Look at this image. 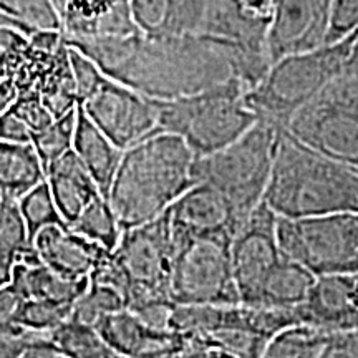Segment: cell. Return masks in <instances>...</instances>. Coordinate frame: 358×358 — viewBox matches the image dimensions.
<instances>
[{"mask_svg":"<svg viewBox=\"0 0 358 358\" xmlns=\"http://www.w3.org/2000/svg\"><path fill=\"white\" fill-rule=\"evenodd\" d=\"M83 166L88 169L90 176L96 182L98 189L108 199V192L118 171L123 150H120L113 141L96 127L82 106H77V124L73 133V146Z\"/></svg>","mask_w":358,"mask_h":358,"instance_id":"20","label":"cell"},{"mask_svg":"<svg viewBox=\"0 0 358 358\" xmlns=\"http://www.w3.org/2000/svg\"><path fill=\"white\" fill-rule=\"evenodd\" d=\"M45 179V169L32 143L0 140V192L19 199Z\"/></svg>","mask_w":358,"mask_h":358,"instance_id":"22","label":"cell"},{"mask_svg":"<svg viewBox=\"0 0 358 358\" xmlns=\"http://www.w3.org/2000/svg\"><path fill=\"white\" fill-rule=\"evenodd\" d=\"M355 275H320L310 292L295 307L301 325H308L325 334H340L358 329V307L353 301Z\"/></svg>","mask_w":358,"mask_h":358,"instance_id":"16","label":"cell"},{"mask_svg":"<svg viewBox=\"0 0 358 358\" xmlns=\"http://www.w3.org/2000/svg\"><path fill=\"white\" fill-rule=\"evenodd\" d=\"M173 243L169 297L176 306L241 303L232 272L231 236H192Z\"/></svg>","mask_w":358,"mask_h":358,"instance_id":"8","label":"cell"},{"mask_svg":"<svg viewBox=\"0 0 358 358\" xmlns=\"http://www.w3.org/2000/svg\"><path fill=\"white\" fill-rule=\"evenodd\" d=\"M12 110L15 111L17 115L24 120V123L29 127L30 129V136L34 133L40 131V129L47 128L53 120V115L48 111L47 106L43 105L42 98L35 90L32 92H27V93H20L17 96V100L13 101ZM32 140V138H30Z\"/></svg>","mask_w":358,"mask_h":358,"instance_id":"34","label":"cell"},{"mask_svg":"<svg viewBox=\"0 0 358 358\" xmlns=\"http://www.w3.org/2000/svg\"><path fill=\"white\" fill-rule=\"evenodd\" d=\"M0 25H7V27H17V29H20L22 32L29 35V37H30V35H32V34H30V30L27 29V27H24V25H22V24H19V22H17V20L10 19V17L3 15L2 12H0Z\"/></svg>","mask_w":358,"mask_h":358,"instance_id":"44","label":"cell"},{"mask_svg":"<svg viewBox=\"0 0 358 358\" xmlns=\"http://www.w3.org/2000/svg\"><path fill=\"white\" fill-rule=\"evenodd\" d=\"M317 277L302 264L287 256L282 257L264 284L254 307L259 308H292L303 302Z\"/></svg>","mask_w":358,"mask_h":358,"instance_id":"23","label":"cell"},{"mask_svg":"<svg viewBox=\"0 0 358 358\" xmlns=\"http://www.w3.org/2000/svg\"><path fill=\"white\" fill-rule=\"evenodd\" d=\"M30 129L12 106L0 113V140L13 143H30Z\"/></svg>","mask_w":358,"mask_h":358,"instance_id":"38","label":"cell"},{"mask_svg":"<svg viewBox=\"0 0 358 358\" xmlns=\"http://www.w3.org/2000/svg\"><path fill=\"white\" fill-rule=\"evenodd\" d=\"M168 216L174 241L209 234L234 237L244 222L231 201L208 182L191 186L169 208Z\"/></svg>","mask_w":358,"mask_h":358,"instance_id":"13","label":"cell"},{"mask_svg":"<svg viewBox=\"0 0 358 358\" xmlns=\"http://www.w3.org/2000/svg\"><path fill=\"white\" fill-rule=\"evenodd\" d=\"M127 308V302L120 290L108 284L90 280V285L75 303L70 319L95 327L105 315Z\"/></svg>","mask_w":358,"mask_h":358,"instance_id":"28","label":"cell"},{"mask_svg":"<svg viewBox=\"0 0 358 358\" xmlns=\"http://www.w3.org/2000/svg\"><path fill=\"white\" fill-rule=\"evenodd\" d=\"M185 335V334H182ZM171 358H241L222 347L216 340L204 335H185L182 345L173 353Z\"/></svg>","mask_w":358,"mask_h":358,"instance_id":"36","label":"cell"},{"mask_svg":"<svg viewBox=\"0 0 358 358\" xmlns=\"http://www.w3.org/2000/svg\"><path fill=\"white\" fill-rule=\"evenodd\" d=\"M330 334L308 325H292L267 342L259 358H319Z\"/></svg>","mask_w":358,"mask_h":358,"instance_id":"26","label":"cell"},{"mask_svg":"<svg viewBox=\"0 0 358 358\" xmlns=\"http://www.w3.org/2000/svg\"><path fill=\"white\" fill-rule=\"evenodd\" d=\"M248 87L232 78L192 95L155 100L158 131L181 136L196 158L216 153L239 140L257 122L245 105Z\"/></svg>","mask_w":358,"mask_h":358,"instance_id":"5","label":"cell"},{"mask_svg":"<svg viewBox=\"0 0 358 358\" xmlns=\"http://www.w3.org/2000/svg\"><path fill=\"white\" fill-rule=\"evenodd\" d=\"M17 96H19V90H17L15 83L12 82V78L0 82V113L10 108L13 101L17 100Z\"/></svg>","mask_w":358,"mask_h":358,"instance_id":"41","label":"cell"},{"mask_svg":"<svg viewBox=\"0 0 358 358\" xmlns=\"http://www.w3.org/2000/svg\"><path fill=\"white\" fill-rule=\"evenodd\" d=\"M282 129L257 120L229 146L198 156L192 164L196 182H208L221 191L245 221L264 201Z\"/></svg>","mask_w":358,"mask_h":358,"instance_id":"6","label":"cell"},{"mask_svg":"<svg viewBox=\"0 0 358 358\" xmlns=\"http://www.w3.org/2000/svg\"><path fill=\"white\" fill-rule=\"evenodd\" d=\"M69 227L93 243L103 245L110 252H113L123 234L122 224L116 217L110 201L103 194H96L90 201L77 221Z\"/></svg>","mask_w":358,"mask_h":358,"instance_id":"25","label":"cell"},{"mask_svg":"<svg viewBox=\"0 0 358 358\" xmlns=\"http://www.w3.org/2000/svg\"><path fill=\"white\" fill-rule=\"evenodd\" d=\"M19 206L27 224V229H29L30 241L45 227L53 226V224H65L60 213H58L47 179H43L32 189L27 191L24 196H20Z\"/></svg>","mask_w":358,"mask_h":358,"instance_id":"30","label":"cell"},{"mask_svg":"<svg viewBox=\"0 0 358 358\" xmlns=\"http://www.w3.org/2000/svg\"><path fill=\"white\" fill-rule=\"evenodd\" d=\"M24 52L10 53V52L3 50V48H0V82L12 78L13 71H15L17 65H19Z\"/></svg>","mask_w":358,"mask_h":358,"instance_id":"40","label":"cell"},{"mask_svg":"<svg viewBox=\"0 0 358 358\" xmlns=\"http://www.w3.org/2000/svg\"><path fill=\"white\" fill-rule=\"evenodd\" d=\"M25 297L15 285L8 284L0 289V335H24L27 330L20 325V313Z\"/></svg>","mask_w":358,"mask_h":358,"instance_id":"35","label":"cell"},{"mask_svg":"<svg viewBox=\"0 0 358 358\" xmlns=\"http://www.w3.org/2000/svg\"><path fill=\"white\" fill-rule=\"evenodd\" d=\"M111 350L129 358H171L185 335L148 325L131 310L110 313L95 325Z\"/></svg>","mask_w":358,"mask_h":358,"instance_id":"18","label":"cell"},{"mask_svg":"<svg viewBox=\"0 0 358 358\" xmlns=\"http://www.w3.org/2000/svg\"><path fill=\"white\" fill-rule=\"evenodd\" d=\"M48 342L66 358H115L96 327L69 319L47 334Z\"/></svg>","mask_w":358,"mask_h":358,"instance_id":"24","label":"cell"},{"mask_svg":"<svg viewBox=\"0 0 358 358\" xmlns=\"http://www.w3.org/2000/svg\"><path fill=\"white\" fill-rule=\"evenodd\" d=\"M45 179L50 186L52 196L66 226L77 221L87 204L101 194L96 182L73 150L66 151L45 169Z\"/></svg>","mask_w":358,"mask_h":358,"instance_id":"19","label":"cell"},{"mask_svg":"<svg viewBox=\"0 0 358 358\" xmlns=\"http://www.w3.org/2000/svg\"><path fill=\"white\" fill-rule=\"evenodd\" d=\"M65 40L141 34L129 0H52Z\"/></svg>","mask_w":358,"mask_h":358,"instance_id":"15","label":"cell"},{"mask_svg":"<svg viewBox=\"0 0 358 358\" xmlns=\"http://www.w3.org/2000/svg\"><path fill=\"white\" fill-rule=\"evenodd\" d=\"M358 29L335 43L280 57L244 95L257 120L287 128L292 116L345 71Z\"/></svg>","mask_w":358,"mask_h":358,"instance_id":"4","label":"cell"},{"mask_svg":"<svg viewBox=\"0 0 358 358\" xmlns=\"http://www.w3.org/2000/svg\"><path fill=\"white\" fill-rule=\"evenodd\" d=\"M38 261L66 279H87L110 256V250L93 243L66 224L45 227L32 239Z\"/></svg>","mask_w":358,"mask_h":358,"instance_id":"17","label":"cell"},{"mask_svg":"<svg viewBox=\"0 0 358 358\" xmlns=\"http://www.w3.org/2000/svg\"><path fill=\"white\" fill-rule=\"evenodd\" d=\"M277 241L284 256L315 277L358 275V213L277 217Z\"/></svg>","mask_w":358,"mask_h":358,"instance_id":"9","label":"cell"},{"mask_svg":"<svg viewBox=\"0 0 358 358\" xmlns=\"http://www.w3.org/2000/svg\"><path fill=\"white\" fill-rule=\"evenodd\" d=\"M285 129L312 150L358 169V75L343 71Z\"/></svg>","mask_w":358,"mask_h":358,"instance_id":"7","label":"cell"},{"mask_svg":"<svg viewBox=\"0 0 358 358\" xmlns=\"http://www.w3.org/2000/svg\"><path fill=\"white\" fill-rule=\"evenodd\" d=\"M106 77L156 100L192 95L232 78L254 87L271 66L266 53L206 35H143L65 40Z\"/></svg>","mask_w":358,"mask_h":358,"instance_id":"1","label":"cell"},{"mask_svg":"<svg viewBox=\"0 0 358 358\" xmlns=\"http://www.w3.org/2000/svg\"><path fill=\"white\" fill-rule=\"evenodd\" d=\"M196 156L181 136L156 131L123 151L108 201L123 231L155 221L196 185Z\"/></svg>","mask_w":358,"mask_h":358,"instance_id":"2","label":"cell"},{"mask_svg":"<svg viewBox=\"0 0 358 358\" xmlns=\"http://www.w3.org/2000/svg\"><path fill=\"white\" fill-rule=\"evenodd\" d=\"M332 0H282L267 37V50L274 64L290 53L325 45Z\"/></svg>","mask_w":358,"mask_h":358,"instance_id":"14","label":"cell"},{"mask_svg":"<svg viewBox=\"0 0 358 358\" xmlns=\"http://www.w3.org/2000/svg\"><path fill=\"white\" fill-rule=\"evenodd\" d=\"M12 284L25 299H47V301L75 306L78 299L87 292L90 277L78 280L66 279L40 262L38 257H29L15 262Z\"/></svg>","mask_w":358,"mask_h":358,"instance_id":"21","label":"cell"},{"mask_svg":"<svg viewBox=\"0 0 358 358\" xmlns=\"http://www.w3.org/2000/svg\"><path fill=\"white\" fill-rule=\"evenodd\" d=\"M77 124V108L55 118L47 128L32 134V146L37 151L43 169H47L53 161L64 156L73 146V133Z\"/></svg>","mask_w":358,"mask_h":358,"instance_id":"27","label":"cell"},{"mask_svg":"<svg viewBox=\"0 0 358 358\" xmlns=\"http://www.w3.org/2000/svg\"><path fill=\"white\" fill-rule=\"evenodd\" d=\"M358 29V0H332L325 43H335Z\"/></svg>","mask_w":358,"mask_h":358,"instance_id":"33","label":"cell"},{"mask_svg":"<svg viewBox=\"0 0 358 358\" xmlns=\"http://www.w3.org/2000/svg\"><path fill=\"white\" fill-rule=\"evenodd\" d=\"M0 250L10 254L17 261L34 252L19 199L6 194L0 199Z\"/></svg>","mask_w":358,"mask_h":358,"instance_id":"29","label":"cell"},{"mask_svg":"<svg viewBox=\"0 0 358 358\" xmlns=\"http://www.w3.org/2000/svg\"><path fill=\"white\" fill-rule=\"evenodd\" d=\"M19 358H66L48 342L47 334H34L29 347L20 353Z\"/></svg>","mask_w":358,"mask_h":358,"instance_id":"39","label":"cell"},{"mask_svg":"<svg viewBox=\"0 0 358 358\" xmlns=\"http://www.w3.org/2000/svg\"><path fill=\"white\" fill-rule=\"evenodd\" d=\"M15 262H17L15 257L0 250V289L6 287V285H8L12 282L13 266H15Z\"/></svg>","mask_w":358,"mask_h":358,"instance_id":"42","label":"cell"},{"mask_svg":"<svg viewBox=\"0 0 358 358\" xmlns=\"http://www.w3.org/2000/svg\"><path fill=\"white\" fill-rule=\"evenodd\" d=\"M80 106L123 151L158 131V111L153 98L110 77L103 78Z\"/></svg>","mask_w":358,"mask_h":358,"instance_id":"11","label":"cell"},{"mask_svg":"<svg viewBox=\"0 0 358 358\" xmlns=\"http://www.w3.org/2000/svg\"><path fill=\"white\" fill-rule=\"evenodd\" d=\"M319 358H358V329L330 334Z\"/></svg>","mask_w":358,"mask_h":358,"instance_id":"37","label":"cell"},{"mask_svg":"<svg viewBox=\"0 0 358 358\" xmlns=\"http://www.w3.org/2000/svg\"><path fill=\"white\" fill-rule=\"evenodd\" d=\"M0 12L27 27L30 34L60 30V20L52 0H0Z\"/></svg>","mask_w":358,"mask_h":358,"instance_id":"31","label":"cell"},{"mask_svg":"<svg viewBox=\"0 0 358 358\" xmlns=\"http://www.w3.org/2000/svg\"><path fill=\"white\" fill-rule=\"evenodd\" d=\"M264 203L287 219L358 213V169L306 146L284 128Z\"/></svg>","mask_w":358,"mask_h":358,"instance_id":"3","label":"cell"},{"mask_svg":"<svg viewBox=\"0 0 358 358\" xmlns=\"http://www.w3.org/2000/svg\"><path fill=\"white\" fill-rule=\"evenodd\" d=\"M277 217L262 201L232 237V272L244 306H256L264 284L284 257L277 241Z\"/></svg>","mask_w":358,"mask_h":358,"instance_id":"12","label":"cell"},{"mask_svg":"<svg viewBox=\"0 0 358 358\" xmlns=\"http://www.w3.org/2000/svg\"><path fill=\"white\" fill-rule=\"evenodd\" d=\"M345 71L347 73L358 75V37L355 40V45H353V48H352L350 58H348V62H347Z\"/></svg>","mask_w":358,"mask_h":358,"instance_id":"43","label":"cell"},{"mask_svg":"<svg viewBox=\"0 0 358 358\" xmlns=\"http://www.w3.org/2000/svg\"><path fill=\"white\" fill-rule=\"evenodd\" d=\"M111 256L128 282V310L156 302H173L169 282L174 243L168 213L143 226L124 229Z\"/></svg>","mask_w":358,"mask_h":358,"instance_id":"10","label":"cell"},{"mask_svg":"<svg viewBox=\"0 0 358 358\" xmlns=\"http://www.w3.org/2000/svg\"><path fill=\"white\" fill-rule=\"evenodd\" d=\"M75 306L47 299H25L20 313V325L27 332L50 334L71 317Z\"/></svg>","mask_w":358,"mask_h":358,"instance_id":"32","label":"cell"},{"mask_svg":"<svg viewBox=\"0 0 358 358\" xmlns=\"http://www.w3.org/2000/svg\"><path fill=\"white\" fill-rule=\"evenodd\" d=\"M0 199H2V192H0Z\"/></svg>","mask_w":358,"mask_h":358,"instance_id":"45","label":"cell"}]
</instances>
